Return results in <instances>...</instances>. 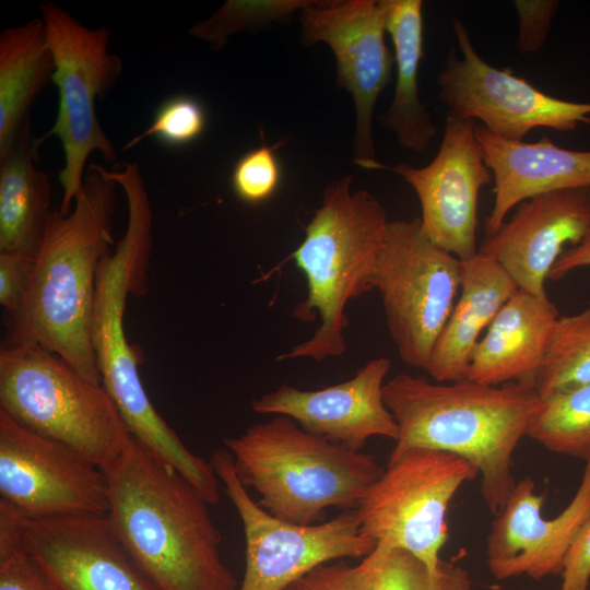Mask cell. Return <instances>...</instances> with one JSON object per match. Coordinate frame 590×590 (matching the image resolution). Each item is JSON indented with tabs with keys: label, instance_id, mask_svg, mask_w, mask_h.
<instances>
[{
	"label": "cell",
	"instance_id": "obj_1",
	"mask_svg": "<svg viewBox=\"0 0 590 590\" xmlns=\"http://www.w3.org/2000/svg\"><path fill=\"white\" fill-rule=\"evenodd\" d=\"M117 182L91 163L72 210L52 212L20 309L8 317L5 343L39 345L102 384L92 323L97 274L114 245Z\"/></svg>",
	"mask_w": 590,
	"mask_h": 590
},
{
	"label": "cell",
	"instance_id": "obj_2",
	"mask_svg": "<svg viewBox=\"0 0 590 590\" xmlns=\"http://www.w3.org/2000/svg\"><path fill=\"white\" fill-rule=\"evenodd\" d=\"M110 176L125 193L128 221L123 236L102 261L97 274L92 341L101 382L131 436L201 495L211 496L219 485L211 461L193 455L157 413L139 375L140 355L127 340L123 318L128 297L145 294L153 211L137 163H120Z\"/></svg>",
	"mask_w": 590,
	"mask_h": 590
},
{
	"label": "cell",
	"instance_id": "obj_3",
	"mask_svg": "<svg viewBox=\"0 0 590 590\" xmlns=\"http://www.w3.org/2000/svg\"><path fill=\"white\" fill-rule=\"evenodd\" d=\"M106 474L108 523L160 590H237L210 504L182 475L133 437Z\"/></svg>",
	"mask_w": 590,
	"mask_h": 590
},
{
	"label": "cell",
	"instance_id": "obj_4",
	"mask_svg": "<svg viewBox=\"0 0 590 590\" xmlns=\"http://www.w3.org/2000/svg\"><path fill=\"white\" fill-rule=\"evenodd\" d=\"M384 400L399 426L389 457L413 448L445 451L473 465L496 516L516 481L512 456L542 399L534 387L430 381L402 371L386 381Z\"/></svg>",
	"mask_w": 590,
	"mask_h": 590
},
{
	"label": "cell",
	"instance_id": "obj_5",
	"mask_svg": "<svg viewBox=\"0 0 590 590\" xmlns=\"http://www.w3.org/2000/svg\"><path fill=\"white\" fill-rule=\"evenodd\" d=\"M352 178L343 176L324 188L321 205L292 253L307 282V296L294 308L293 317L309 322L318 316L320 324L308 340L276 361L322 362L344 354L346 306L374 290L389 221L385 206L371 193L351 191Z\"/></svg>",
	"mask_w": 590,
	"mask_h": 590
},
{
	"label": "cell",
	"instance_id": "obj_6",
	"mask_svg": "<svg viewBox=\"0 0 590 590\" xmlns=\"http://www.w3.org/2000/svg\"><path fill=\"white\" fill-rule=\"evenodd\" d=\"M240 483L274 517L298 524L322 522L331 507L356 509L384 468L374 455L351 450L273 415L225 438Z\"/></svg>",
	"mask_w": 590,
	"mask_h": 590
},
{
	"label": "cell",
	"instance_id": "obj_7",
	"mask_svg": "<svg viewBox=\"0 0 590 590\" xmlns=\"http://www.w3.org/2000/svg\"><path fill=\"white\" fill-rule=\"evenodd\" d=\"M0 410L25 428L73 449L104 472L132 439L102 384L36 344L2 345Z\"/></svg>",
	"mask_w": 590,
	"mask_h": 590
},
{
	"label": "cell",
	"instance_id": "obj_8",
	"mask_svg": "<svg viewBox=\"0 0 590 590\" xmlns=\"http://www.w3.org/2000/svg\"><path fill=\"white\" fill-rule=\"evenodd\" d=\"M39 10L54 55L52 82L58 90L55 122L39 140L43 143L54 135L61 143L64 165L59 181L63 194L58 210L67 215L82 188L90 155L101 153L106 162L117 157L114 143L99 123L96 101L117 84L123 63L109 51L108 28H88L49 0L40 2Z\"/></svg>",
	"mask_w": 590,
	"mask_h": 590
},
{
	"label": "cell",
	"instance_id": "obj_9",
	"mask_svg": "<svg viewBox=\"0 0 590 590\" xmlns=\"http://www.w3.org/2000/svg\"><path fill=\"white\" fill-rule=\"evenodd\" d=\"M476 476L468 461L445 451L413 448L389 457L356 508L361 531L377 545L408 551L437 571L448 540L449 504Z\"/></svg>",
	"mask_w": 590,
	"mask_h": 590
},
{
	"label": "cell",
	"instance_id": "obj_10",
	"mask_svg": "<svg viewBox=\"0 0 590 590\" xmlns=\"http://www.w3.org/2000/svg\"><path fill=\"white\" fill-rule=\"evenodd\" d=\"M461 260L434 245L420 217L388 222L374 288L400 358L425 368L460 291Z\"/></svg>",
	"mask_w": 590,
	"mask_h": 590
},
{
	"label": "cell",
	"instance_id": "obj_11",
	"mask_svg": "<svg viewBox=\"0 0 590 590\" xmlns=\"http://www.w3.org/2000/svg\"><path fill=\"white\" fill-rule=\"evenodd\" d=\"M210 461L244 527L246 567L239 590H282L320 565L364 558L377 547L362 533L356 509L312 524L284 521L250 497L226 448L215 450Z\"/></svg>",
	"mask_w": 590,
	"mask_h": 590
},
{
	"label": "cell",
	"instance_id": "obj_12",
	"mask_svg": "<svg viewBox=\"0 0 590 590\" xmlns=\"http://www.w3.org/2000/svg\"><path fill=\"white\" fill-rule=\"evenodd\" d=\"M457 47L438 75V97L448 114L480 121L491 133L523 141L532 130L571 131L590 125V102L554 97L508 69H497L476 51L464 23L452 16Z\"/></svg>",
	"mask_w": 590,
	"mask_h": 590
},
{
	"label": "cell",
	"instance_id": "obj_13",
	"mask_svg": "<svg viewBox=\"0 0 590 590\" xmlns=\"http://www.w3.org/2000/svg\"><path fill=\"white\" fill-rule=\"evenodd\" d=\"M0 499L26 520L106 515V472L0 410Z\"/></svg>",
	"mask_w": 590,
	"mask_h": 590
},
{
	"label": "cell",
	"instance_id": "obj_14",
	"mask_svg": "<svg viewBox=\"0 0 590 590\" xmlns=\"http://www.w3.org/2000/svg\"><path fill=\"white\" fill-rule=\"evenodd\" d=\"M300 14L302 44L326 43L333 51L337 86L353 98L354 162L378 169L373 138V115L379 95L391 81L394 56L389 50L378 1H315Z\"/></svg>",
	"mask_w": 590,
	"mask_h": 590
},
{
	"label": "cell",
	"instance_id": "obj_15",
	"mask_svg": "<svg viewBox=\"0 0 590 590\" xmlns=\"http://www.w3.org/2000/svg\"><path fill=\"white\" fill-rule=\"evenodd\" d=\"M477 122L448 114L437 154L429 164H408L378 169L391 170L414 190L421 205V225L428 239L459 260L479 252L476 245L480 192L493 180L476 138Z\"/></svg>",
	"mask_w": 590,
	"mask_h": 590
},
{
	"label": "cell",
	"instance_id": "obj_16",
	"mask_svg": "<svg viewBox=\"0 0 590 590\" xmlns=\"http://www.w3.org/2000/svg\"><path fill=\"white\" fill-rule=\"evenodd\" d=\"M28 552L52 590H160L105 515L24 520Z\"/></svg>",
	"mask_w": 590,
	"mask_h": 590
},
{
	"label": "cell",
	"instance_id": "obj_17",
	"mask_svg": "<svg viewBox=\"0 0 590 590\" xmlns=\"http://www.w3.org/2000/svg\"><path fill=\"white\" fill-rule=\"evenodd\" d=\"M390 367V359L376 357L343 382L318 390L284 384L252 399L250 406L258 414L291 417L309 433L361 451L371 437L398 439L399 426L384 400Z\"/></svg>",
	"mask_w": 590,
	"mask_h": 590
},
{
	"label": "cell",
	"instance_id": "obj_18",
	"mask_svg": "<svg viewBox=\"0 0 590 590\" xmlns=\"http://www.w3.org/2000/svg\"><path fill=\"white\" fill-rule=\"evenodd\" d=\"M543 503L531 477L516 482L486 540V564L495 579L562 575L568 548L590 516V461L576 494L558 516L545 519Z\"/></svg>",
	"mask_w": 590,
	"mask_h": 590
},
{
	"label": "cell",
	"instance_id": "obj_19",
	"mask_svg": "<svg viewBox=\"0 0 590 590\" xmlns=\"http://www.w3.org/2000/svg\"><path fill=\"white\" fill-rule=\"evenodd\" d=\"M590 232V188L535 196L521 202L479 252L495 260L517 287L548 298L545 280L563 253Z\"/></svg>",
	"mask_w": 590,
	"mask_h": 590
},
{
	"label": "cell",
	"instance_id": "obj_20",
	"mask_svg": "<svg viewBox=\"0 0 590 590\" xmlns=\"http://www.w3.org/2000/svg\"><path fill=\"white\" fill-rule=\"evenodd\" d=\"M475 134L494 180V203L485 219L487 237L496 234L510 211L528 199L590 188V151L564 149L546 138L538 142L506 140L481 125Z\"/></svg>",
	"mask_w": 590,
	"mask_h": 590
},
{
	"label": "cell",
	"instance_id": "obj_21",
	"mask_svg": "<svg viewBox=\"0 0 590 590\" xmlns=\"http://www.w3.org/2000/svg\"><path fill=\"white\" fill-rule=\"evenodd\" d=\"M550 298L517 290L499 309L470 359L468 379L534 387L558 320Z\"/></svg>",
	"mask_w": 590,
	"mask_h": 590
},
{
	"label": "cell",
	"instance_id": "obj_22",
	"mask_svg": "<svg viewBox=\"0 0 590 590\" xmlns=\"http://www.w3.org/2000/svg\"><path fill=\"white\" fill-rule=\"evenodd\" d=\"M518 290L508 273L480 252L461 261L458 299L424 370L438 382L468 379L471 355L499 309Z\"/></svg>",
	"mask_w": 590,
	"mask_h": 590
},
{
	"label": "cell",
	"instance_id": "obj_23",
	"mask_svg": "<svg viewBox=\"0 0 590 590\" xmlns=\"http://www.w3.org/2000/svg\"><path fill=\"white\" fill-rule=\"evenodd\" d=\"M42 142L31 119L0 156V252L37 256L52 212L47 173L37 167Z\"/></svg>",
	"mask_w": 590,
	"mask_h": 590
},
{
	"label": "cell",
	"instance_id": "obj_24",
	"mask_svg": "<svg viewBox=\"0 0 590 590\" xmlns=\"http://www.w3.org/2000/svg\"><path fill=\"white\" fill-rule=\"evenodd\" d=\"M385 26L394 50L397 80L392 102L379 116L404 150L422 153L437 133L420 98L418 69L423 52V1L379 0Z\"/></svg>",
	"mask_w": 590,
	"mask_h": 590
},
{
	"label": "cell",
	"instance_id": "obj_25",
	"mask_svg": "<svg viewBox=\"0 0 590 590\" xmlns=\"http://www.w3.org/2000/svg\"><path fill=\"white\" fill-rule=\"evenodd\" d=\"M55 69L42 17L0 33V156L31 119V107Z\"/></svg>",
	"mask_w": 590,
	"mask_h": 590
},
{
	"label": "cell",
	"instance_id": "obj_26",
	"mask_svg": "<svg viewBox=\"0 0 590 590\" xmlns=\"http://www.w3.org/2000/svg\"><path fill=\"white\" fill-rule=\"evenodd\" d=\"M541 399L527 436L552 452L589 462L590 384Z\"/></svg>",
	"mask_w": 590,
	"mask_h": 590
},
{
	"label": "cell",
	"instance_id": "obj_27",
	"mask_svg": "<svg viewBox=\"0 0 590 590\" xmlns=\"http://www.w3.org/2000/svg\"><path fill=\"white\" fill-rule=\"evenodd\" d=\"M590 384V308L558 318L535 389L541 398Z\"/></svg>",
	"mask_w": 590,
	"mask_h": 590
},
{
	"label": "cell",
	"instance_id": "obj_28",
	"mask_svg": "<svg viewBox=\"0 0 590 590\" xmlns=\"http://www.w3.org/2000/svg\"><path fill=\"white\" fill-rule=\"evenodd\" d=\"M310 0H227L209 19L196 22L189 34L223 48L227 39L237 33L255 30L271 22L283 21L295 11L314 3Z\"/></svg>",
	"mask_w": 590,
	"mask_h": 590
},
{
	"label": "cell",
	"instance_id": "obj_29",
	"mask_svg": "<svg viewBox=\"0 0 590 590\" xmlns=\"http://www.w3.org/2000/svg\"><path fill=\"white\" fill-rule=\"evenodd\" d=\"M374 590H472L467 569L441 559L432 571L420 558L402 548H389L376 574Z\"/></svg>",
	"mask_w": 590,
	"mask_h": 590
},
{
	"label": "cell",
	"instance_id": "obj_30",
	"mask_svg": "<svg viewBox=\"0 0 590 590\" xmlns=\"http://www.w3.org/2000/svg\"><path fill=\"white\" fill-rule=\"evenodd\" d=\"M24 520L0 499V590H52L28 552Z\"/></svg>",
	"mask_w": 590,
	"mask_h": 590
},
{
	"label": "cell",
	"instance_id": "obj_31",
	"mask_svg": "<svg viewBox=\"0 0 590 590\" xmlns=\"http://www.w3.org/2000/svg\"><path fill=\"white\" fill-rule=\"evenodd\" d=\"M205 114L200 103L189 96H175L164 102L152 122L140 134L130 139L123 151L148 138L169 145H184L198 139L205 128Z\"/></svg>",
	"mask_w": 590,
	"mask_h": 590
},
{
	"label": "cell",
	"instance_id": "obj_32",
	"mask_svg": "<svg viewBox=\"0 0 590 590\" xmlns=\"http://www.w3.org/2000/svg\"><path fill=\"white\" fill-rule=\"evenodd\" d=\"M389 548L377 545L375 551L355 566L343 559L320 565L282 590H374L378 567Z\"/></svg>",
	"mask_w": 590,
	"mask_h": 590
},
{
	"label": "cell",
	"instance_id": "obj_33",
	"mask_svg": "<svg viewBox=\"0 0 590 590\" xmlns=\"http://www.w3.org/2000/svg\"><path fill=\"white\" fill-rule=\"evenodd\" d=\"M276 146H261L247 152L236 163L232 186L236 196L250 204L268 200L280 184V165L274 153Z\"/></svg>",
	"mask_w": 590,
	"mask_h": 590
},
{
	"label": "cell",
	"instance_id": "obj_34",
	"mask_svg": "<svg viewBox=\"0 0 590 590\" xmlns=\"http://www.w3.org/2000/svg\"><path fill=\"white\" fill-rule=\"evenodd\" d=\"M514 5L519 20L517 49L521 54L541 50L547 39L559 2L556 0H516Z\"/></svg>",
	"mask_w": 590,
	"mask_h": 590
},
{
	"label": "cell",
	"instance_id": "obj_35",
	"mask_svg": "<svg viewBox=\"0 0 590 590\" xmlns=\"http://www.w3.org/2000/svg\"><path fill=\"white\" fill-rule=\"evenodd\" d=\"M34 258L0 252V304L7 318L21 307L28 288Z\"/></svg>",
	"mask_w": 590,
	"mask_h": 590
},
{
	"label": "cell",
	"instance_id": "obj_36",
	"mask_svg": "<svg viewBox=\"0 0 590 590\" xmlns=\"http://www.w3.org/2000/svg\"><path fill=\"white\" fill-rule=\"evenodd\" d=\"M559 590H588L590 582V516L577 531L566 554Z\"/></svg>",
	"mask_w": 590,
	"mask_h": 590
},
{
	"label": "cell",
	"instance_id": "obj_37",
	"mask_svg": "<svg viewBox=\"0 0 590 590\" xmlns=\"http://www.w3.org/2000/svg\"><path fill=\"white\" fill-rule=\"evenodd\" d=\"M590 267V232L575 246L566 248L548 274V280L558 281L576 269Z\"/></svg>",
	"mask_w": 590,
	"mask_h": 590
}]
</instances>
